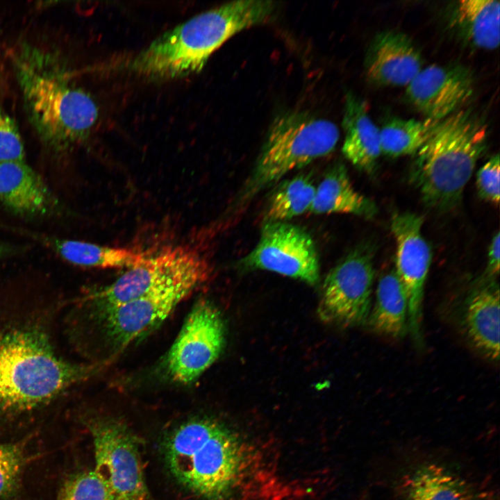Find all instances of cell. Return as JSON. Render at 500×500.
<instances>
[{
  "label": "cell",
  "mask_w": 500,
  "mask_h": 500,
  "mask_svg": "<svg viewBox=\"0 0 500 500\" xmlns=\"http://www.w3.org/2000/svg\"><path fill=\"white\" fill-rule=\"evenodd\" d=\"M22 450L16 444L0 443V499L17 489L24 464Z\"/></svg>",
  "instance_id": "obj_27"
},
{
  "label": "cell",
  "mask_w": 500,
  "mask_h": 500,
  "mask_svg": "<svg viewBox=\"0 0 500 500\" xmlns=\"http://www.w3.org/2000/svg\"><path fill=\"white\" fill-rule=\"evenodd\" d=\"M422 217L410 212H395L391 219L397 245L394 270L407 297L408 332L417 345L423 341L424 286L432 256L422 234Z\"/></svg>",
  "instance_id": "obj_13"
},
{
  "label": "cell",
  "mask_w": 500,
  "mask_h": 500,
  "mask_svg": "<svg viewBox=\"0 0 500 500\" xmlns=\"http://www.w3.org/2000/svg\"><path fill=\"white\" fill-rule=\"evenodd\" d=\"M500 3L495 0H461L454 7L452 21L472 45L495 49L500 40Z\"/></svg>",
  "instance_id": "obj_21"
},
{
  "label": "cell",
  "mask_w": 500,
  "mask_h": 500,
  "mask_svg": "<svg viewBox=\"0 0 500 500\" xmlns=\"http://www.w3.org/2000/svg\"><path fill=\"white\" fill-rule=\"evenodd\" d=\"M224 344V326L217 308L198 302L187 317L165 360L172 381H196L219 356Z\"/></svg>",
  "instance_id": "obj_12"
},
{
  "label": "cell",
  "mask_w": 500,
  "mask_h": 500,
  "mask_svg": "<svg viewBox=\"0 0 500 500\" xmlns=\"http://www.w3.org/2000/svg\"><path fill=\"white\" fill-rule=\"evenodd\" d=\"M500 161L499 154L492 156L478 170L476 185L480 197L494 204L500 200Z\"/></svg>",
  "instance_id": "obj_29"
},
{
  "label": "cell",
  "mask_w": 500,
  "mask_h": 500,
  "mask_svg": "<svg viewBox=\"0 0 500 500\" xmlns=\"http://www.w3.org/2000/svg\"><path fill=\"white\" fill-rule=\"evenodd\" d=\"M473 90L474 78L467 67L431 65L406 86V96L427 118L440 121L457 111Z\"/></svg>",
  "instance_id": "obj_14"
},
{
  "label": "cell",
  "mask_w": 500,
  "mask_h": 500,
  "mask_svg": "<svg viewBox=\"0 0 500 500\" xmlns=\"http://www.w3.org/2000/svg\"><path fill=\"white\" fill-rule=\"evenodd\" d=\"M239 267L275 272L311 285L319 280V256L312 237L287 222H266L257 244L240 260Z\"/></svg>",
  "instance_id": "obj_10"
},
{
  "label": "cell",
  "mask_w": 500,
  "mask_h": 500,
  "mask_svg": "<svg viewBox=\"0 0 500 500\" xmlns=\"http://www.w3.org/2000/svg\"><path fill=\"white\" fill-rule=\"evenodd\" d=\"M52 245L66 261L81 267L94 268H131L149 257L133 249L98 245L91 242L54 240Z\"/></svg>",
  "instance_id": "obj_22"
},
{
  "label": "cell",
  "mask_w": 500,
  "mask_h": 500,
  "mask_svg": "<svg viewBox=\"0 0 500 500\" xmlns=\"http://www.w3.org/2000/svg\"><path fill=\"white\" fill-rule=\"evenodd\" d=\"M422 56L404 33L385 31L373 39L365 67L369 81L382 86H407L422 69Z\"/></svg>",
  "instance_id": "obj_15"
},
{
  "label": "cell",
  "mask_w": 500,
  "mask_h": 500,
  "mask_svg": "<svg viewBox=\"0 0 500 500\" xmlns=\"http://www.w3.org/2000/svg\"><path fill=\"white\" fill-rule=\"evenodd\" d=\"M366 325L375 333L394 338L408 333L407 297L394 269L380 277Z\"/></svg>",
  "instance_id": "obj_20"
},
{
  "label": "cell",
  "mask_w": 500,
  "mask_h": 500,
  "mask_svg": "<svg viewBox=\"0 0 500 500\" xmlns=\"http://www.w3.org/2000/svg\"><path fill=\"white\" fill-rule=\"evenodd\" d=\"M342 127L343 155L357 168L372 172L382 153L380 128L370 118L365 102L351 92L345 96Z\"/></svg>",
  "instance_id": "obj_18"
},
{
  "label": "cell",
  "mask_w": 500,
  "mask_h": 500,
  "mask_svg": "<svg viewBox=\"0 0 500 500\" xmlns=\"http://www.w3.org/2000/svg\"><path fill=\"white\" fill-rule=\"evenodd\" d=\"M164 456L179 483L209 500L228 496L247 469L244 444L224 425L208 419L176 428L165 440Z\"/></svg>",
  "instance_id": "obj_4"
},
{
  "label": "cell",
  "mask_w": 500,
  "mask_h": 500,
  "mask_svg": "<svg viewBox=\"0 0 500 500\" xmlns=\"http://www.w3.org/2000/svg\"><path fill=\"white\" fill-rule=\"evenodd\" d=\"M61 306L0 305V419L61 400L92 372L61 353L56 335Z\"/></svg>",
  "instance_id": "obj_1"
},
{
  "label": "cell",
  "mask_w": 500,
  "mask_h": 500,
  "mask_svg": "<svg viewBox=\"0 0 500 500\" xmlns=\"http://www.w3.org/2000/svg\"><path fill=\"white\" fill-rule=\"evenodd\" d=\"M209 262L196 251L185 247L167 248L129 268L112 284L88 293L81 299L91 315L109 310L193 276H209Z\"/></svg>",
  "instance_id": "obj_7"
},
{
  "label": "cell",
  "mask_w": 500,
  "mask_h": 500,
  "mask_svg": "<svg viewBox=\"0 0 500 500\" xmlns=\"http://www.w3.org/2000/svg\"><path fill=\"white\" fill-rule=\"evenodd\" d=\"M25 161V149L15 120L0 105V162Z\"/></svg>",
  "instance_id": "obj_28"
},
{
  "label": "cell",
  "mask_w": 500,
  "mask_h": 500,
  "mask_svg": "<svg viewBox=\"0 0 500 500\" xmlns=\"http://www.w3.org/2000/svg\"><path fill=\"white\" fill-rule=\"evenodd\" d=\"M374 278L372 254L365 248L350 252L326 276L318 306L320 318L342 326L366 325Z\"/></svg>",
  "instance_id": "obj_8"
},
{
  "label": "cell",
  "mask_w": 500,
  "mask_h": 500,
  "mask_svg": "<svg viewBox=\"0 0 500 500\" xmlns=\"http://www.w3.org/2000/svg\"><path fill=\"white\" fill-rule=\"evenodd\" d=\"M9 251V248L3 243L0 242V258L6 256Z\"/></svg>",
  "instance_id": "obj_31"
},
{
  "label": "cell",
  "mask_w": 500,
  "mask_h": 500,
  "mask_svg": "<svg viewBox=\"0 0 500 500\" xmlns=\"http://www.w3.org/2000/svg\"><path fill=\"white\" fill-rule=\"evenodd\" d=\"M499 289L488 278L465 299L459 313V324L467 342L478 354L490 361L499 359Z\"/></svg>",
  "instance_id": "obj_16"
},
{
  "label": "cell",
  "mask_w": 500,
  "mask_h": 500,
  "mask_svg": "<svg viewBox=\"0 0 500 500\" xmlns=\"http://www.w3.org/2000/svg\"><path fill=\"white\" fill-rule=\"evenodd\" d=\"M56 500H114L108 487L94 471L83 472L69 478Z\"/></svg>",
  "instance_id": "obj_26"
},
{
  "label": "cell",
  "mask_w": 500,
  "mask_h": 500,
  "mask_svg": "<svg viewBox=\"0 0 500 500\" xmlns=\"http://www.w3.org/2000/svg\"><path fill=\"white\" fill-rule=\"evenodd\" d=\"M405 483L406 500H474L462 478L435 464L418 468Z\"/></svg>",
  "instance_id": "obj_23"
},
{
  "label": "cell",
  "mask_w": 500,
  "mask_h": 500,
  "mask_svg": "<svg viewBox=\"0 0 500 500\" xmlns=\"http://www.w3.org/2000/svg\"><path fill=\"white\" fill-rule=\"evenodd\" d=\"M500 233L497 232L493 236L488 254V265L486 274L488 278L495 277L499 274L500 267Z\"/></svg>",
  "instance_id": "obj_30"
},
{
  "label": "cell",
  "mask_w": 500,
  "mask_h": 500,
  "mask_svg": "<svg viewBox=\"0 0 500 500\" xmlns=\"http://www.w3.org/2000/svg\"><path fill=\"white\" fill-rule=\"evenodd\" d=\"M94 471L106 483L114 500H147L145 482L138 444L122 424L100 420L90 426Z\"/></svg>",
  "instance_id": "obj_11"
},
{
  "label": "cell",
  "mask_w": 500,
  "mask_h": 500,
  "mask_svg": "<svg viewBox=\"0 0 500 500\" xmlns=\"http://www.w3.org/2000/svg\"><path fill=\"white\" fill-rule=\"evenodd\" d=\"M10 60L26 117L45 147L61 153L85 140L98 107L77 85L61 53L24 42L12 51Z\"/></svg>",
  "instance_id": "obj_2"
},
{
  "label": "cell",
  "mask_w": 500,
  "mask_h": 500,
  "mask_svg": "<svg viewBox=\"0 0 500 500\" xmlns=\"http://www.w3.org/2000/svg\"><path fill=\"white\" fill-rule=\"evenodd\" d=\"M440 121L428 118L423 121L390 119L380 128L382 153L392 157L415 155L428 141Z\"/></svg>",
  "instance_id": "obj_24"
},
{
  "label": "cell",
  "mask_w": 500,
  "mask_h": 500,
  "mask_svg": "<svg viewBox=\"0 0 500 500\" xmlns=\"http://www.w3.org/2000/svg\"><path fill=\"white\" fill-rule=\"evenodd\" d=\"M315 214L345 213L372 218L377 212L375 203L353 187L342 163L331 167L316 187L309 210Z\"/></svg>",
  "instance_id": "obj_19"
},
{
  "label": "cell",
  "mask_w": 500,
  "mask_h": 500,
  "mask_svg": "<svg viewBox=\"0 0 500 500\" xmlns=\"http://www.w3.org/2000/svg\"><path fill=\"white\" fill-rule=\"evenodd\" d=\"M209 276H193L136 299L92 315L112 350H120L160 324Z\"/></svg>",
  "instance_id": "obj_9"
},
{
  "label": "cell",
  "mask_w": 500,
  "mask_h": 500,
  "mask_svg": "<svg viewBox=\"0 0 500 500\" xmlns=\"http://www.w3.org/2000/svg\"><path fill=\"white\" fill-rule=\"evenodd\" d=\"M0 201L16 215L42 217L55 211L56 197L26 161L0 162Z\"/></svg>",
  "instance_id": "obj_17"
},
{
  "label": "cell",
  "mask_w": 500,
  "mask_h": 500,
  "mask_svg": "<svg viewBox=\"0 0 500 500\" xmlns=\"http://www.w3.org/2000/svg\"><path fill=\"white\" fill-rule=\"evenodd\" d=\"M487 147L485 124L468 110L441 120L415 154L410 180L424 203L440 210L457 206Z\"/></svg>",
  "instance_id": "obj_5"
},
{
  "label": "cell",
  "mask_w": 500,
  "mask_h": 500,
  "mask_svg": "<svg viewBox=\"0 0 500 500\" xmlns=\"http://www.w3.org/2000/svg\"><path fill=\"white\" fill-rule=\"evenodd\" d=\"M340 139L333 122L299 110L278 115L240 200L244 202L292 170L331 153Z\"/></svg>",
  "instance_id": "obj_6"
},
{
  "label": "cell",
  "mask_w": 500,
  "mask_h": 500,
  "mask_svg": "<svg viewBox=\"0 0 500 500\" xmlns=\"http://www.w3.org/2000/svg\"><path fill=\"white\" fill-rule=\"evenodd\" d=\"M316 187L310 176L299 174L281 183L269 200L266 222H286L309 211Z\"/></svg>",
  "instance_id": "obj_25"
},
{
  "label": "cell",
  "mask_w": 500,
  "mask_h": 500,
  "mask_svg": "<svg viewBox=\"0 0 500 500\" xmlns=\"http://www.w3.org/2000/svg\"><path fill=\"white\" fill-rule=\"evenodd\" d=\"M276 8L272 1L240 0L203 12L154 40L133 58L131 68L153 80H172L199 72L226 40L267 22Z\"/></svg>",
  "instance_id": "obj_3"
}]
</instances>
